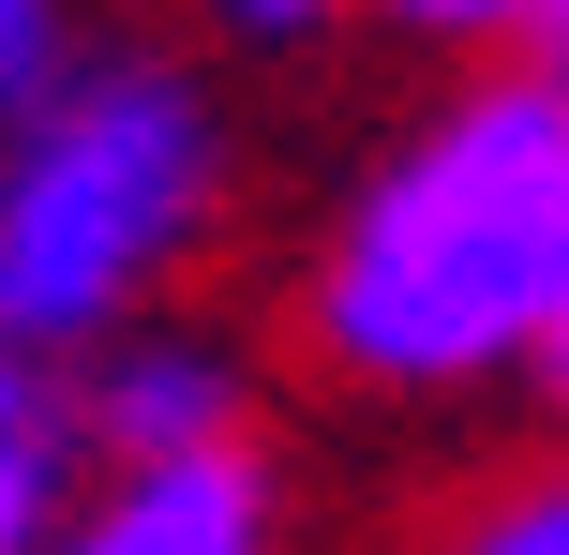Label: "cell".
Wrapping results in <instances>:
<instances>
[{
    "instance_id": "cell-4",
    "label": "cell",
    "mask_w": 569,
    "mask_h": 555,
    "mask_svg": "<svg viewBox=\"0 0 569 555\" xmlns=\"http://www.w3.org/2000/svg\"><path fill=\"white\" fill-rule=\"evenodd\" d=\"M46 555H284V466L270 436L196 466H90Z\"/></svg>"
},
{
    "instance_id": "cell-10",
    "label": "cell",
    "mask_w": 569,
    "mask_h": 555,
    "mask_svg": "<svg viewBox=\"0 0 569 555\" xmlns=\"http://www.w3.org/2000/svg\"><path fill=\"white\" fill-rule=\"evenodd\" d=\"M540 390H555V420H569V330H555V360H540Z\"/></svg>"
},
{
    "instance_id": "cell-5",
    "label": "cell",
    "mask_w": 569,
    "mask_h": 555,
    "mask_svg": "<svg viewBox=\"0 0 569 555\" xmlns=\"http://www.w3.org/2000/svg\"><path fill=\"white\" fill-rule=\"evenodd\" d=\"M435 555H569V450H540V466L480 480V496L435 526Z\"/></svg>"
},
{
    "instance_id": "cell-8",
    "label": "cell",
    "mask_w": 569,
    "mask_h": 555,
    "mask_svg": "<svg viewBox=\"0 0 569 555\" xmlns=\"http://www.w3.org/2000/svg\"><path fill=\"white\" fill-rule=\"evenodd\" d=\"M46 450H76V420H60V376L0 346V466H46Z\"/></svg>"
},
{
    "instance_id": "cell-3",
    "label": "cell",
    "mask_w": 569,
    "mask_h": 555,
    "mask_svg": "<svg viewBox=\"0 0 569 555\" xmlns=\"http://www.w3.org/2000/svg\"><path fill=\"white\" fill-rule=\"evenodd\" d=\"M60 420H76V466H196V450L256 436V346H240L210 300L106 330L90 360H60Z\"/></svg>"
},
{
    "instance_id": "cell-7",
    "label": "cell",
    "mask_w": 569,
    "mask_h": 555,
    "mask_svg": "<svg viewBox=\"0 0 569 555\" xmlns=\"http://www.w3.org/2000/svg\"><path fill=\"white\" fill-rule=\"evenodd\" d=\"M375 16L420 30V46H510L540 76H569V0H375Z\"/></svg>"
},
{
    "instance_id": "cell-6",
    "label": "cell",
    "mask_w": 569,
    "mask_h": 555,
    "mask_svg": "<svg viewBox=\"0 0 569 555\" xmlns=\"http://www.w3.org/2000/svg\"><path fill=\"white\" fill-rule=\"evenodd\" d=\"M76 60H90L76 0H0V136H30V120L76 90Z\"/></svg>"
},
{
    "instance_id": "cell-9",
    "label": "cell",
    "mask_w": 569,
    "mask_h": 555,
    "mask_svg": "<svg viewBox=\"0 0 569 555\" xmlns=\"http://www.w3.org/2000/svg\"><path fill=\"white\" fill-rule=\"evenodd\" d=\"M210 30H240V46H315V30H345L360 0H196Z\"/></svg>"
},
{
    "instance_id": "cell-2",
    "label": "cell",
    "mask_w": 569,
    "mask_h": 555,
    "mask_svg": "<svg viewBox=\"0 0 569 555\" xmlns=\"http://www.w3.org/2000/svg\"><path fill=\"white\" fill-rule=\"evenodd\" d=\"M226 106L166 46H90L30 136H0V346L90 360L106 330L166 316L226 226Z\"/></svg>"
},
{
    "instance_id": "cell-1",
    "label": "cell",
    "mask_w": 569,
    "mask_h": 555,
    "mask_svg": "<svg viewBox=\"0 0 569 555\" xmlns=\"http://www.w3.org/2000/svg\"><path fill=\"white\" fill-rule=\"evenodd\" d=\"M569 330V76H450L315 226L300 346L375 406H465Z\"/></svg>"
}]
</instances>
